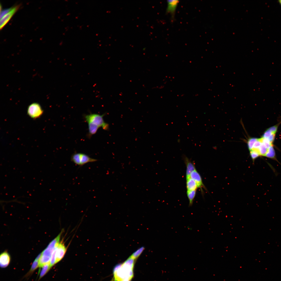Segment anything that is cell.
<instances>
[{
	"label": "cell",
	"mask_w": 281,
	"mask_h": 281,
	"mask_svg": "<svg viewBox=\"0 0 281 281\" xmlns=\"http://www.w3.org/2000/svg\"><path fill=\"white\" fill-rule=\"evenodd\" d=\"M135 259L130 256L123 264L114 269L115 281H130L133 276V267Z\"/></svg>",
	"instance_id": "1"
},
{
	"label": "cell",
	"mask_w": 281,
	"mask_h": 281,
	"mask_svg": "<svg viewBox=\"0 0 281 281\" xmlns=\"http://www.w3.org/2000/svg\"><path fill=\"white\" fill-rule=\"evenodd\" d=\"M105 114L100 115L97 113H90L84 114L83 118L88 124L92 125L99 128L102 127L104 130H108L109 125L104 121L103 118Z\"/></svg>",
	"instance_id": "2"
},
{
	"label": "cell",
	"mask_w": 281,
	"mask_h": 281,
	"mask_svg": "<svg viewBox=\"0 0 281 281\" xmlns=\"http://www.w3.org/2000/svg\"><path fill=\"white\" fill-rule=\"evenodd\" d=\"M71 161L75 164L80 167L89 163L97 161L98 160L90 157L87 154L80 152H75L71 155Z\"/></svg>",
	"instance_id": "3"
},
{
	"label": "cell",
	"mask_w": 281,
	"mask_h": 281,
	"mask_svg": "<svg viewBox=\"0 0 281 281\" xmlns=\"http://www.w3.org/2000/svg\"><path fill=\"white\" fill-rule=\"evenodd\" d=\"M43 110L40 105L37 103H33L28 106L27 113L31 118L36 119L39 118L43 114Z\"/></svg>",
	"instance_id": "4"
},
{
	"label": "cell",
	"mask_w": 281,
	"mask_h": 281,
	"mask_svg": "<svg viewBox=\"0 0 281 281\" xmlns=\"http://www.w3.org/2000/svg\"><path fill=\"white\" fill-rule=\"evenodd\" d=\"M183 159L186 166V179L189 178L191 173L196 170L195 164L194 161L183 155L182 156Z\"/></svg>",
	"instance_id": "5"
},
{
	"label": "cell",
	"mask_w": 281,
	"mask_h": 281,
	"mask_svg": "<svg viewBox=\"0 0 281 281\" xmlns=\"http://www.w3.org/2000/svg\"><path fill=\"white\" fill-rule=\"evenodd\" d=\"M20 6L17 5L13 7L12 9L5 15L0 21V29H1L8 22L19 8Z\"/></svg>",
	"instance_id": "6"
},
{
	"label": "cell",
	"mask_w": 281,
	"mask_h": 281,
	"mask_svg": "<svg viewBox=\"0 0 281 281\" xmlns=\"http://www.w3.org/2000/svg\"><path fill=\"white\" fill-rule=\"evenodd\" d=\"M178 0H168L166 12L171 16L172 18H174L176 11L179 3Z\"/></svg>",
	"instance_id": "7"
},
{
	"label": "cell",
	"mask_w": 281,
	"mask_h": 281,
	"mask_svg": "<svg viewBox=\"0 0 281 281\" xmlns=\"http://www.w3.org/2000/svg\"><path fill=\"white\" fill-rule=\"evenodd\" d=\"M66 250V248L64 244L62 242H60L56 248V264L59 261L63 258Z\"/></svg>",
	"instance_id": "8"
},
{
	"label": "cell",
	"mask_w": 281,
	"mask_h": 281,
	"mask_svg": "<svg viewBox=\"0 0 281 281\" xmlns=\"http://www.w3.org/2000/svg\"><path fill=\"white\" fill-rule=\"evenodd\" d=\"M190 177L196 182L198 188H199L202 190L203 188H205L201 177L196 169L191 173Z\"/></svg>",
	"instance_id": "9"
},
{
	"label": "cell",
	"mask_w": 281,
	"mask_h": 281,
	"mask_svg": "<svg viewBox=\"0 0 281 281\" xmlns=\"http://www.w3.org/2000/svg\"><path fill=\"white\" fill-rule=\"evenodd\" d=\"M10 260V256L7 252L2 253L0 256V265L1 267L5 268L9 264Z\"/></svg>",
	"instance_id": "10"
},
{
	"label": "cell",
	"mask_w": 281,
	"mask_h": 281,
	"mask_svg": "<svg viewBox=\"0 0 281 281\" xmlns=\"http://www.w3.org/2000/svg\"><path fill=\"white\" fill-rule=\"evenodd\" d=\"M186 187L187 191L196 190L198 188L195 181L190 177L186 180Z\"/></svg>",
	"instance_id": "11"
},
{
	"label": "cell",
	"mask_w": 281,
	"mask_h": 281,
	"mask_svg": "<svg viewBox=\"0 0 281 281\" xmlns=\"http://www.w3.org/2000/svg\"><path fill=\"white\" fill-rule=\"evenodd\" d=\"M265 157L274 160L278 162L276 158V154L273 144L271 145L268 149V152Z\"/></svg>",
	"instance_id": "12"
},
{
	"label": "cell",
	"mask_w": 281,
	"mask_h": 281,
	"mask_svg": "<svg viewBox=\"0 0 281 281\" xmlns=\"http://www.w3.org/2000/svg\"><path fill=\"white\" fill-rule=\"evenodd\" d=\"M196 190L187 191V196L189 201V206L192 205L194 199L195 197Z\"/></svg>",
	"instance_id": "13"
},
{
	"label": "cell",
	"mask_w": 281,
	"mask_h": 281,
	"mask_svg": "<svg viewBox=\"0 0 281 281\" xmlns=\"http://www.w3.org/2000/svg\"><path fill=\"white\" fill-rule=\"evenodd\" d=\"M51 268L50 262L44 264L42 266L40 272L39 279L43 276Z\"/></svg>",
	"instance_id": "14"
},
{
	"label": "cell",
	"mask_w": 281,
	"mask_h": 281,
	"mask_svg": "<svg viewBox=\"0 0 281 281\" xmlns=\"http://www.w3.org/2000/svg\"><path fill=\"white\" fill-rule=\"evenodd\" d=\"M144 248L143 247H140L134 252L130 257L135 259L141 254L144 251Z\"/></svg>",
	"instance_id": "15"
},
{
	"label": "cell",
	"mask_w": 281,
	"mask_h": 281,
	"mask_svg": "<svg viewBox=\"0 0 281 281\" xmlns=\"http://www.w3.org/2000/svg\"><path fill=\"white\" fill-rule=\"evenodd\" d=\"M258 138L254 137L250 138L247 141V146L250 151L253 148L254 144L257 140Z\"/></svg>",
	"instance_id": "16"
},
{
	"label": "cell",
	"mask_w": 281,
	"mask_h": 281,
	"mask_svg": "<svg viewBox=\"0 0 281 281\" xmlns=\"http://www.w3.org/2000/svg\"><path fill=\"white\" fill-rule=\"evenodd\" d=\"M38 267H39V261H37L35 260L32 265L30 271L26 275L27 276V275H29L30 274H31V273L33 272V271L36 270Z\"/></svg>",
	"instance_id": "17"
},
{
	"label": "cell",
	"mask_w": 281,
	"mask_h": 281,
	"mask_svg": "<svg viewBox=\"0 0 281 281\" xmlns=\"http://www.w3.org/2000/svg\"><path fill=\"white\" fill-rule=\"evenodd\" d=\"M250 151V156L253 161L260 156L259 154L257 151L254 150H251Z\"/></svg>",
	"instance_id": "18"
},
{
	"label": "cell",
	"mask_w": 281,
	"mask_h": 281,
	"mask_svg": "<svg viewBox=\"0 0 281 281\" xmlns=\"http://www.w3.org/2000/svg\"><path fill=\"white\" fill-rule=\"evenodd\" d=\"M56 248L53 252L51 258L50 260V264L51 267H52L53 266L54 264H56L55 253L56 252Z\"/></svg>",
	"instance_id": "19"
},
{
	"label": "cell",
	"mask_w": 281,
	"mask_h": 281,
	"mask_svg": "<svg viewBox=\"0 0 281 281\" xmlns=\"http://www.w3.org/2000/svg\"><path fill=\"white\" fill-rule=\"evenodd\" d=\"M13 7L10 8L2 10L0 11V19L3 17L5 15L11 11L13 8Z\"/></svg>",
	"instance_id": "20"
},
{
	"label": "cell",
	"mask_w": 281,
	"mask_h": 281,
	"mask_svg": "<svg viewBox=\"0 0 281 281\" xmlns=\"http://www.w3.org/2000/svg\"><path fill=\"white\" fill-rule=\"evenodd\" d=\"M280 123H279L277 125H275L270 127L268 129H267V130L271 132L272 133L276 134L277 132L278 126Z\"/></svg>",
	"instance_id": "21"
},
{
	"label": "cell",
	"mask_w": 281,
	"mask_h": 281,
	"mask_svg": "<svg viewBox=\"0 0 281 281\" xmlns=\"http://www.w3.org/2000/svg\"><path fill=\"white\" fill-rule=\"evenodd\" d=\"M41 253L40 254H39L38 256H37V257H36V259H35V260H36V261H39V259H40V257H41Z\"/></svg>",
	"instance_id": "22"
},
{
	"label": "cell",
	"mask_w": 281,
	"mask_h": 281,
	"mask_svg": "<svg viewBox=\"0 0 281 281\" xmlns=\"http://www.w3.org/2000/svg\"><path fill=\"white\" fill-rule=\"evenodd\" d=\"M279 2L281 5V0L279 1Z\"/></svg>",
	"instance_id": "23"
}]
</instances>
